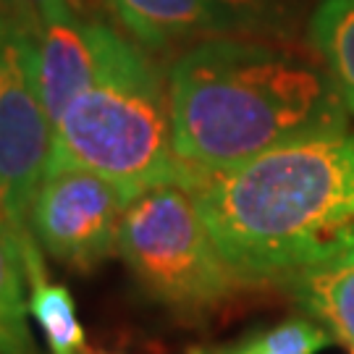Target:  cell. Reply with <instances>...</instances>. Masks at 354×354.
I'll return each instance as SVG.
<instances>
[{"instance_id":"obj_1","label":"cell","mask_w":354,"mask_h":354,"mask_svg":"<svg viewBox=\"0 0 354 354\" xmlns=\"http://www.w3.org/2000/svg\"><path fill=\"white\" fill-rule=\"evenodd\" d=\"M241 281H286L354 250V129L294 142L187 184Z\"/></svg>"},{"instance_id":"obj_2","label":"cell","mask_w":354,"mask_h":354,"mask_svg":"<svg viewBox=\"0 0 354 354\" xmlns=\"http://www.w3.org/2000/svg\"><path fill=\"white\" fill-rule=\"evenodd\" d=\"M174 150L213 174L294 142L349 129L326 68L268 42L210 37L168 71Z\"/></svg>"},{"instance_id":"obj_3","label":"cell","mask_w":354,"mask_h":354,"mask_svg":"<svg viewBox=\"0 0 354 354\" xmlns=\"http://www.w3.org/2000/svg\"><path fill=\"white\" fill-rule=\"evenodd\" d=\"M89 171L140 197L163 184H189L174 150L168 84L150 58L100 24V68L53 127L48 171Z\"/></svg>"},{"instance_id":"obj_4","label":"cell","mask_w":354,"mask_h":354,"mask_svg":"<svg viewBox=\"0 0 354 354\" xmlns=\"http://www.w3.org/2000/svg\"><path fill=\"white\" fill-rule=\"evenodd\" d=\"M118 254L142 289L181 313L207 310L244 283L218 252L187 184L155 187L129 205Z\"/></svg>"},{"instance_id":"obj_5","label":"cell","mask_w":354,"mask_h":354,"mask_svg":"<svg viewBox=\"0 0 354 354\" xmlns=\"http://www.w3.org/2000/svg\"><path fill=\"white\" fill-rule=\"evenodd\" d=\"M53 121L39 95L37 29L21 19L0 29V221L29 234V213L48 171Z\"/></svg>"},{"instance_id":"obj_6","label":"cell","mask_w":354,"mask_h":354,"mask_svg":"<svg viewBox=\"0 0 354 354\" xmlns=\"http://www.w3.org/2000/svg\"><path fill=\"white\" fill-rule=\"evenodd\" d=\"M137 197L89 171H55L39 184L29 228L58 263L92 270L118 252V231Z\"/></svg>"},{"instance_id":"obj_7","label":"cell","mask_w":354,"mask_h":354,"mask_svg":"<svg viewBox=\"0 0 354 354\" xmlns=\"http://www.w3.org/2000/svg\"><path fill=\"white\" fill-rule=\"evenodd\" d=\"M108 6L131 37L155 50L252 32L270 19L260 0H108Z\"/></svg>"},{"instance_id":"obj_8","label":"cell","mask_w":354,"mask_h":354,"mask_svg":"<svg viewBox=\"0 0 354 354\" xmlns=\"http://www.w3.org/2000/svg\"><path fill=\"white\" fill-rule=\"evenodd\" d=\"M100 68V21H82L71 8L37 26V82L53 127L95 82Z\"/></svg>"},{"instance_id":"obj_9","label":"cell","mask_w":354,"mask_h":354,"mask_svg":"<svg viewBox=\"0 0 354 354\" xmlns=\"http://www.w3.org/2000/svg\"><path fill=\"white\" fill-rule=\"evenodd\" d=\"M35 234L29 231L21 239V257H24L26 283L32 286L29 294V315L39 326L50 354H84L87 336L84 326L76 315L74 294L64 283H55L48 276Z\"/></svg>"},{"instance_id":"obj_10","label":"cell","mask_w":354,"mask_h":354,"mask_svg":"<svg viewBox=\"0 0 354 354\" xmlns=\"http://www.w3.org/2000/svg\"><path fill=\"white\" fill-rule=\"evenodd\" d=\"M294 299L354 349V250L286 279Z\"/></svg>"},{"instance_id":"obj_11","label":"cell","mask_w":354,"mask_h":354,"mask_svg":"<svg viewBox=\"0 0 354 354\" xmlns=\"http://www.w3.org/2000/svg\"><path fill=\"white\" fill-rule=\"evenodd\" d=\"M310 39L354 118V0H323L313 13Z\"/></svg>"},{"instance_id":"obj_12","label":"cell","mask_w":354,"mask_h":354,"mask_svg":"<svg viewBox=\"0 0 354 354\" xmlns=\"http://www.w3.org/2000/svg\"><path fill=\"white\" fill-rule=\"evenodd\" d=\"M24 236L0 221V354H35L32 330L26 326L29 302L24 299Z\"/></svg>"},{"instance_id":"obj_13","label":"cell","mask_w":354,"mask_h":354,"mask_svg":"<svg viewBox=\"0 0 354 354\" xmlns=\"http://www.w3.org/2000/svg\"><path fill=\"white\" fill-rule=\"evenodd\" d=\"M330 342L328 330L310 320H283L276 328L263 330L221 354H317Z\"/></svg>"},{"instance_id":"obj_14","label":"cell","mask_w":354,"mask_h":354,"mask_svg":"<svg viewBox=\"0 0 354 354\" xmlns=\"http://www.w3.org/2000/svg\"><path fill=\"white\" fill-rule=\"evenodd\" d=\"M19 6H21V13H24V19L29 24L37 29L48 16L58 11H66V8H71V11H82V0H19Z\"/></svg>"},{"instance_id":"obj_15","label":"cell","mask_w":354,"mask_h":354,"mask_svg":"<svg viewBox=\"0 0 354 354\" xmlns=\"http://www.w3.org/2000/svg\"><path fill=\"white\" fill-rule=\"evenodd\" d=\"M213 354H221V352H213Z\"/></svg>"},{"instance_id":"obj_16","label":"cell","mask_w":354,"mask_h":354,"mask_svg":"<svg viewBox=\"0 0 354 354\" xmlns=\"http://www.w3.org/2000/svg\"><path fill=\"white\" fill-rule=\"evenodd\" d=\"M0 29H3V24H0Z\"/></svg>"},{"instance_id":"obj_17","label":"cell","mask_w":354,"mask_h":354,"mask_svg":"<svg viewBox=\"0 0 354 354\" xmlns=\"http://www.w3.org/2000/svg\"><path fill=\"white\" fill-rule=\"evenodd\" d=\"M352 354H354V349H352Z\"/></svg>"}]
</instances>
